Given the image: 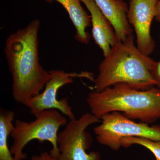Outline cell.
<instances>
[{
    "label": "cell",
    "instance_id": "1",
    "mask_svg": "<svg viewBox=\"0 0 160 160\" xmlns=\"http://www.w3.org/2000/svg\"><path fill=\"white\" fill-rule=\"evenodd\" d=\"M36 19L7 38L5 52L12 78V95L18 103L25 104L41 93L52 75L39 62Z\"/></svg>",
    "mask_w": 160,
    "mask_h": 160
},
{
    "label": "cell",
    "instance_id": "2",
    "mask_svg": "<svg viewBox=\"0 0 160 160\" xmlns=\"http://www.w3.org/2000/svg\"><path fill=\"white\" fill-rule=\"evenodd\" d=\"M155 63L135 46L132 34L113 46L110 54L100 63L94 90L102 91L119 84L141 90L150 89L156 85L153 74Z\"/></svg>",
    "mask_w": 160,
    "mask_h": 160
},
{
    "label": "cell",
    "instance_id": "3",
    "mask_svg": "<svg viewBox=\"0 0 160 160\" xmlns=\"http://www.w3.org/2000/svg\"><path fill=\"white\" fill-rule=\"evenodd\" d=\"M87 102L91 113L98 118L113 112H122L132 120L149 124L160 118V89L141 90L119 84L102 91L93 90Z\"/></svg>",
    "mask_w": 160,
    "mask_h": 160
},
{
    "label": "cell",
    "instance_id": "4",
    "mask_svg": "<svg viewBox=\"0 0 160 160\" xmlns=\"http://www.w3.org/2000/svg\"><path fill=\"white\" fill-rule=\"evenodd\" d=\"M68 123L66 118L55 109L44 110L36 117L35 120L29 122L16 120L14 129L10 135L13 142L10 150L15 160L26 159L27 157L23 150L33 140H37L40 143L49 142L52 146L49 153L58 159V131L60 127L66 126Z\"/></svg>",
    "mask_w": 160,
    "mask_h": 160
},
{
    "label": "cell",
    "instance_id": "5",
    "mask_svg": "<svg viewBox=\"0 0 160 160\" xmlns=\"http://www.w3.org/2000/svg\"><path fill=\"white\" fill-rule=\"evenodd\" d=\"M101 124L94 128L98 142L117 151L122 147L121 141L129 137L146 138L160 141V126H149L137 123L119 112L103 115Z\"/></svg>",
    "mask_w": 160,
    "mask_h": 160
},
{
    "label": "cell",
    "instance_id": "6",
    "mask_svg": "<svg viewBox=\"0 0 160 160\" xmlns=\"http://www.w3.org/2000/svg\"><path fill=\"white\" fill-rule=\"evenodd\" d=\"M100 121V119L89 112L82 115L79 119L69 120L64 130L58 133V159L102 160L98 152L86 151L90 147L92 139L86 129Z\"/></svg>",
    "mask_w": 160,
    "mask_h": 160
},
{
    "label": "cell",
    "instance_id": "7",
    "mask_svg": "<svg viewBox=\"0 0 160 160\" xmlns=\"http://www.w3.org/2000/svg\"><path fill=\"white\" fill-rule=\"evenodd\" d=\"M49 72L52 78L46 84L44 91L27 101L24 105L29 108L31 114L35 117L44 110L55 109L68 117L69 120L75 119L68 99L64 98L58 100L57 98L58 91L62 86L73 82L74 78H86L94 81L92 75L88 72L78 73L61 70Z\"/></svg>",
    "mask_w": 160,
    "mask_h": 160
},
{
    "label": "cell",
    "instance_id": "8",
    "mask_svg": "<svg viewBox=\"0 0 160 160\" xmlns=\"http://www.w3.org/2000/svg\"><path fill=\"white\" fill-rule=\"evenodd\" d=\"M158 0H130L128 18L134 27L137 47L149 56L154 50L155 42L150 34L152 20L156 14Z\"/></svg>",
    "mask_w": 160,
    "mask_h": 160
},
{
    "label": "cell",
    "instance_id": "9",
    "mask_svg": "<svg viewBox=\"0 0 160 160\" xmlns=\"http://www.w3.org/2000/svg\"><path fill=\"white\" fill-rule=\"evenodd\" d=\"M91 14L92 36L95 42L102 51L104 57L108 56L118 39L112 25L102 13L94 0H81Z\"/></svg>",
    "mask_w": 160,
    "mask_h": 160
},
{
    "label": "cell",
    "instance_id": "10",
    "mask_svg": "<svg viewBox=\"0 0 160 160\" xmlns=\"http://www.w3.org/2000/svg\"><path fill=\"white\" fill-rule=\"evenodd\" d=\"M100 10L110 22L118 39L124 42L132 34L128 18L129 7L123 0H94Z\"/></svg>",
    "mask_w": 160,
    "mask_h": 160
},
{
    "label": "cell",
    "instance_id": "11",
    "mask_svg": "<svg viewBox=\"0 0 160 160\" xmlns=\"http://www.w3.org/2000/svg\"><path fill=\"white\" fill-rule=\"evenodd\" d=\"M54 1L59 3L66 9L76 29L75 38L78 42L87 44L90 40V35L86 29L90 26L91 17L87 14L81 5V0H48V3Z\"/></svg>",
    "mask_w": 160,
    "mask_h": 160
},
{
    "label": "cell",
    "instance_id": "12",
    "mask_svg": "<svg viewBox=\"0 0 160 160\" xmlns=\"http://www.w3.org/2000/svg\"><path fill=\"white\" fill-rule=\"evenodd\" d=\"M14 112L1 109L0 111V160H15L8 146V138L14 129Z\"/></svg>",
    "mask_w": 160,
    "mask_h": 160
},
{
    "label": "cell",
    "instance_id": "13",
    "mask_svg": "<svg viewBox=\"0 0 160 160\" xmlns=\"http://www.w3.org/2000/svg\"><path fill=\"white\" fill-rule=\"evenodd\" d=\"M121 144L122 146L126 148L132 145L142 146L151 152L156 160H160V141H153L146 138L129 137L123 139Z\"/></svg>",
    "mask_w": 160,
    "mask_h": 160
},
{
    "label": "cell",
    "instance_id": "14",
    "mask_svg": "<svg viewBox=\"0 0 160 160\" xmlns=\"http://www.w3.org/2000/svg\"><path fill=\"white\" fill-rule=\"evenodd\" d=\"M31 160H59L52 157L50 153L46 151L43 152L38 155H35L31 158Z\"/></svg>",
    "mask_w": 160,
    "mask_h": 160
},
{
    "label": "cell",
    "instance_id": "15",
    "mask_svg": "<svg viewBox=\"0 0 160 160\" xmlns=\"http://www.w3.org/2000/svg\"><path fill=\"white\" fill-rule=\"evenodd\" d=\"M153 74L156 82V86L160 89V61L156 62L153 69Z\"/></svg>",
    "mask_w": 160,
    "mask_h": 160
},
{
    "label": "cell",
    "instance_id": "16",
    "mask_svg": "<svg viewBox=\"0 0 160 160\" xmlns=\"http://www.w3.org/2000/svg\"><path fill=\"white\" fill-rule=\"evenodd\" d=\"M156 20L160 22V0H158L156 5Z\"/></svg>",
    "mask_w": 160,
    "mask_h": 160
},
{
    "label": "cell",
    "instance_id": "17",
    "mask_svg": "<svg viewBox=\"0 0 160 160\" xmlns=\"http://www.w3.org/2000/svg\"><path fill=\"white\" fill-rule=\"evenodd\" d=\"M45 1H46V2H48V0H45Z\"/></svg>",
    "mask_w": 160,
    "mask_h": 160
},
{
    "label": "cell",
    "instance_id": "18",
    "mask_svg": "<svg viewBox=\"0 0 160 160\" xmlns=\"http://www.w3.org/2000/svg\"></svg>",
    "mask_w": 160,
    "mask_h": 160
}]
</instances>
